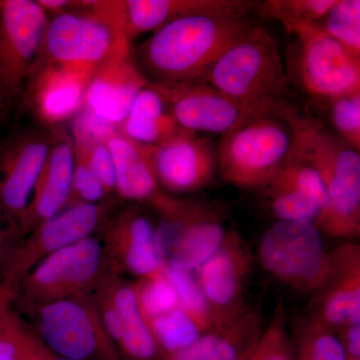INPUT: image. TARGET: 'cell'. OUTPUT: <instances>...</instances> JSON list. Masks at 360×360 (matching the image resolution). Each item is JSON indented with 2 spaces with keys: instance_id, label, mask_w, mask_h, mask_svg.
Segmentation results:
<instances>
[{
  "instance_id": "6da1fadb",
  "label": "cell",
  "mask_w": 360,
  "mask_h": 360,
  "mask_svg": "<svg viewBox=\"0 0 360 360\" xmlns=\"http://www.w3.org/2000/svg\"><path fill=\"white\" fill-rule=\"evenodd\" d=\"M250 26L245 18L213 14L179 18L139 45L135 63L150 84L205 82L210 68Z\"/></svg>"
},
{
  "instance_id": "7a4b0ae2",
  "label": "cell",
  "mask_w": 360,
  "mask_h": 360,
  "mask_svg": "<svg viewBox=\"0 0 360 360\" xmlns=\"http://www.w3.org/2000/svg\"><path fill=\"white\" fill-rule=\"evenodd\" d=\"M205 82L252 120L272 108L288 80L274 37L264 27L250 25L213 65Z\"/></svg>"
},
{
  "instance_id": "3957f363",
  "label": "cell",
  "mask_w": 360,
  "mask_h": 360,
  "mask_svg": "<svg viewBox=\"0 0 360 360\" xmlns=\"http://www.w3.org/2000/svg\"><path fill=\"white\" fill-rule=\"evenodd\" d=\"M293 135L291 158L310 165L328 191L335 214L360 238V153L307 116L286 112Z\"/></svg>"
},
{
  "instance_id": "277c9868",
  "label": "cell",
  "mask_w": 360,
  "mask_h": 360,
  "mask_svg": "<svg viewBox=\"0 0 360 360\" xmlns=\"http://www.w3.org/2000/svg\"><path fill=\"white\" fill-rule=\"evenodd\" d=\"M292 151L288 120L265 112L222 137L217 167L222 179L233 186L264 188L288 165Z\"/></svg>"
},
{
  "instance_id": "5b68a950",
  "label": "cell",
  "mask_w": 360,
  "mask_h": 360,
  "mask_svg": "<svg viewBox=\"0 0 360 360\" xmlns=\"http://www.w3.org/2000/svg\"><path fill=\"white\" fill-rule=\"evenodd\" d=\"M78 4L84 11H66L49 20L37 59L98 68L131 53L129 40L113 18L90 1Z\"/></svg>"
},
{
  "instance_id": "8992f818",
  "label": "cell",
  "mask_w": 360,
  "mask_h": 360,
  "mask_svg": "<svg viewBox=\"0 0 360 360\" xmlns=\"http://www.w3.org/2000/svg\"><path fill=\"white\" fill-rule=\"evenodd\" d=\"M258 255L270 276L302 293H316L333 269L331 251L309 221L278 220L262 236Z\"/></svg>"
},
{
  "instance_id": "52a82bcc",
  "label": "cell",
  "mask_w": 360,
  "mask_h": 360,
  "mask_svg": "<svg viewBox=\"0 0 360 360\" xmlns=\"http://www.w3.org/2000/svg\"><path fill=\"white\" fill-rule=\"evenodd\" d=\"M35 331L49 349L71 360H123L92 293L33 305Z\"/></svg>"
},
{
  "instance_id": "ba28073f",
  "label": "cell",
  "mask_w": 360,
  "mask_h": 360,
  "mask_svg": "<svg viewBox=\"0 0 360 360\" xmlns=\"http://www.w3.org/2000/svg\"><path fill=\"white\" fill-rule=\"evenodd\" d=\"M160 215L156 248L170 269L195 271L219 250L229 231L217 212L200 203L177 200Z\"/></svg>"
},
{
  "instance_id": "9c48e42d",
  "label": "cell",
  "mask_w": 360,
  "mask_h": 360,
  "mask_svg": "<svg viewBox=\"0 0 360 360\" xmlns=\"http://www.w3.org/2000/svg\"><path fill=\"white\" fill-rule=\"evenodd\" d=\"M105 272L101 241L90 236L44 258L20 284L33 307L92 293Z\"/></svg>"
},
{
  "instance_id": "30bf717a",
  "label": "cell",
  "mask_w": 360,
  "mask_h": 360,
  "mask_svg": "<svg viewBox=\"0 0 360 360\" xmlns=\"http://www.w3.org/2000/svg\"><path fill=\"white\" fill-rule=\"evenodd\" d=\"M49 20L39 2L6 0L0 7V101L25 92Z\"/></svg>"
},
{
  "instance_id": "8fae6325",
  "label": "cell",
  "mask_w": 360,
  "mask_h": 360,
  "mask_svg": "<svg viewBox=\"0 0 360 360\" xmlns=\"http://www.w3.org/2000/svg\"><path fill=\"white\" fill-rule=\"evenodd\" d=\"M290 32L300 40V75L307 91L333 99L359 91V51L315 23L293 26Z\"/></svg>"
},
{
  "instance_id": "7c38bea8",
  "label": "cell",
  "mask_w": 360,
  "mask_h": 360,
  "mask_svg": "<svg viewBox=\"0 0 360 360\" xmlns=\"http://www.w3.org/2000/svg\"><path fill=\"white\" fill-rule=\"evenodd\" d=\"M115 203L104 200L63 208L51 219L37 225L25 245L14 253L7 269L2 291L11 292L40 262L56 251L68 248L103 229Z\"/></svg>"
},
{
  "instance_id": "4fadbf2b",
  "label": "cell",
  "mask_w": 360,
  "mask_h": 360,
  "mask_svg": "<svg viewBox=\"0 0 360 360\" xmlns=\"http://www.w3.org/2000/svg\"><path fill=\"white\" fill-rule=\"evenodd\" d=\"M104 328L123 360H165L142 314L134 283L106 271L92 292Z\"/></svg>"
},
{
  "instance_id": "5bb4252c",
  "label": "cell",
  "mask_w": 360,
  "mask_h": 360,
  "mask_svg": "<svg viewBox=\"0 0 360 360\" xmlns=\"http://www.w3.org/2000/svg\"><path fill=\"white\" fill-rule=\"evenodd\" d=\"M94 7L116 21L131 41L137 35L156 32L167 23L195 15L213 14L245 18L258 6L250 0H96Z\"/></svg>"
},
{
  "instance_id": "9a60e30c",
  "label": "cell",
  "mask_w": 360,
  "mask_h": 360,
  "mask_svg": "<svg viewBox=\"0 0 360 360\" xmlns=\"http://www.w3.org/2000/svg\"><path fill=\"white\" fill-rule=\"evenodd\" d=\"M101 231L106 271L137 281L165 266L156 248L155 227L139 206L110 215Z\"/></svg>"
},
{
  "instance_id": "2e32d148",
  "label": "cell",
  "mask_w": 360,
  "mask_h": 360,
  "mask_svg": "<svg viewBox=\"0 0 360 360\" xmlns=\"http://www.w3.org/2000/svg\"><path fill=\"white\" fill-rule=\"evenodd\" d=\"M96 70L37 59L25 90L26 103L39 120L58 127L84 108L87 87Z\"/></svg>"
},
{
  "instance_id": "e0dca14e",
  "label": "cell",
  "mask_w": 360,
  "mask_h": 360,
  "mask_svg": "<svg viewBox=\"0 0 360 360\" xmlns=\"http://www.w3.org/2000/svg\"><path fill=\"white\" fill-rule=\"evenodd\" d=\"M180 129L225 135L250 122L243 108L206 82L153 84Z\"/></svg>"
},
{
  "instance_id": "ac0fdd59",
  "label": "cell",
  "mask_w": 360,
  "mask_h": 360,
  "mask_svg": "<svg viewBox=\"0 0 360 360\" xmlns=\"http://www.w3.org/2000/svg\"><path fill=\"white\" fill-rule=\"evenodd\" d=\"M251 265L250 248L238 232L231 229L227 231L219 250L194 271L212 307L215 328L245 312L240 302Z\"/></svg>"
},
{
  "instance_id": "d6986e66",
  "label": "cell",
  "mask_w": 360,
  "mask_h": 360,
  "mask_svg": "<svg viewBox=\"0 0 360 360\" xmlns=\"http://www.w3.org/2000/svg\"><path fill=\"white\" fill-rule=\"evenodd\" d=\"M150 148L158 181L170 193H194L212 181L217 167V153L207 139L180 129Z\"/></svg>"
},
{
  "instance_id": "ffe728a7",
  "label": "cell",
  "mask_w": 360,
  "mask_h": 360,
  "mask_svg": "<svg viewBox=\"0 0 360 360\" xmlns=\"http://www.w3.org/2000/svg\"><path fill=\"white\" fill-rule=\"evenodd\" d=\"M333 269L315 293L310 317L338 329L360 323V243L347 241L331 250Z\"/></svg>"
},
{
  "instance_id": "44dd1931",
  "label": "cell",
  "mask_w": 360,
  "mask_h": 360,
  "mask_svg": "<svg viewBox=\"0 0 360 360\" xmlns=\"http://www.w3.org/2000/svg\"><path fill=\"white\" fill-rule=\"evenodd\" d=\"M51 139L25 134L0 155V212L20 220L49 155Z\"/></svg>"
},
{
  "instance_id": "7402d4cb",
  "label": "cell",
  "mask_w": 360,
  "mask_h": 360,
  "mask_svg": "<svg viewBox=\"0 0 360 360\" xmlns=\"http://www.w3.org/2000/svg\"><path fill=\"white\" fill-rule=\"evenodd\" d=\"M149 84L131 53L118 56L97 68L87 87L84 105L120 127L137 96Z\"/></svg>"
},
{
  "instance_id": "603a6c76",
  "label": "cell",
  "mask_w": 360,
  "mask_h": 360,
  "mask_svg": "<svg viewBox=\"0 0 360 360\" xmlns=\"http://www.w3.org/2000/svg\"><path fill=\"white\" fill-rule=\"evenodd\" d=\"M75 160V144L71 136L63 131L54 134L32 200L20 220L26 232H32L37 225L65 207L70 198Z\"/></svg>"
},
{
  "instance_id": "cb8c5ba5",
  "label": "cell",
  "mask_w": 360,
  "mask_h": 360,
  "mask_svg": "<svg viewBox=\"0 0 360 360\" xmlns=\"http://www.w3.org/2000/svg\"><path fill=\"white\" fill-rule=\"evenodd\" d=\"M115 168V193L131 202L148 203L156 212L167 207L172 196L161 189L150 146L129 139L120 131L108 141Z\"/></svg>"
},
{
  "instance_id": "d4e9b609",
  "label": "cell",
  "mask_w": 360,
  "mask_h": 360,
  "mask_svg": "<svg viewBox=\"0 0 360 360\" xmlns=\"http://www.w3.org/2000/svg\"><path fill=\"white\" fill-rule=\"evenodd\" d=\"M260 335L257 315L243 312L165 360H248Z\"/></svg>"
},
{
  "instance_id": "484cf974",
  "label": "cell",
  "mask_w": 360,
  "mask_h": 360,
  "mask_svg": "<svg viewBox=\"0 0 360 360\" xmlns=\"http://www.w3.org/2000/svg\"><path fill=\"white\" fill-rule=\"evenodd\" d=\"M181 129L170 115L162 96L149 84L137 96L118 131L144 146H158Z\"/></svg>"
},
{
  "instance_id": "4316f807",
  "label": "cell",
  "mask_w": 360,
  "mask_h": 360,
  "mask_svg": "<svg viewBox=\"0 0 360 360\" xmlns=\"http://www.w3.org/2000/svg\"><path fill=\"white\" fill-rule=\"evenodd\" d=\"M148 324L167 356L191 347L203 335L198 324L180 307L150 319Z\"/></svg>"
},
{
  "instance_id": "83f0119b",
  "label": "cell",
  "mask_w": 360,
  "mask_h": 360,
  "mask_svg": "<svg viewBox=\"0 0 360 360\" xmlns=\"http://www.w3.org/2000/svg\"><path fill=\"white\" fill-rule=\"evenodd\" d=\"M44 347L35 329L4 310L0 317V360H37Z\"/></svg>"
},
{
  "instance_id": "f1b7e54d",
  "label": "cell",
  "mask_w": 360,
  "mask_h": 360,
  "mask_svg": "<svg viewBox=\"0 0 360 360\" xmlns=\"http://www.w3.org/2000/svg\"><path fill=\"white\" fill-rule=\"evenodd\" d=\"M137 302L146 321L179 309V302L165 266L134 283Z\"/></svg>"
},
{
  "instance_id": "f546056e",
  "label": "cell",
  "mask_w": 360,
  "mask_h": 360,
  "mask_svg": "<svg viewBox=\"0 0 360 360\" xmlns=\"http://www.w3.org/2000/svg\"><path fill=\"white\" fill-rule=\"evenodd\" d=\"M293 347L295 360H347L335 331L311 317L302 324Z\"/></svg>"
},
{
  "instance_id": "4dcf8cb0",
  "label": "cell",
  "mask_w": 360,
  "mask_h": 360,
  "mask_svg": "<svg viewBox=\"0 0 360 360\" xmlns=\"http://www.w3.org/2000/svg\"><path fill=\"white\" fill-rule=\"evenodd\" d=\"M264 189L269 208L279 220L309 221L316 225L321 219L319 206L298 189L277 182H270Z\"/></svg>"
},
{
  "instance_id": "1f68e13d",
  "label": "cell",
  "mask_w": 360,
  "mask_h": 360,
  "mask_svg": "<svg viewBox=\"0 0 360 360\" xmlns=\"http://www.w3.org/2000/svg\"><path fill=\"white\" fill-rule=\"evenodd\" d=\"M338 0H267L259 6L262 15L277 20L290 32L293 26L315 23L328 16Z\"/></svg>"
},
{
  "instance_id": "d6a6232c",
  "label": "cell",
  "mask_w": 360,
  "mask_h": 360,
  "mask_svg": "<svg viewBox=\"0 0 360 360\" xmlns=\"http://www.w3.org/2000/svg\"><path fill=\"white\" fill-rule=\"evenodd\" d=\"M165 270L176 290L180 309L193 319L201 333L213 330L215 328L214 315L195 276L191 271L167 266H165Z\"/></svg>"
},
{
  "instance_id": "836d02e7",
  "label": "cell",
  "mask_w": 360,
  "mask_h": 360,
  "mask_svg": "<svg viewBox=\"0 0 360 360\" xmlns=\"http://www.w3.org/2000/svg\"><path fill=\"white\" fill-rule=\"evenodd\" d=\"M248 360H295V347L288 336L281 303Z\"/></svg>"
},
{
  "instance_id": "e575fe53",
  "label": "cell",
  "mask_w": 360,
  "mask_h": 360,
  "mask_svg": "<svg viewBox=\"0 0 360 360\" xmlns=\"http://www.w3.org/2000/svg\"><path fill=\"white\" fill-rule=\"evenodd\" d=\"M326 30L360 51V0H338L328 15Z\"/></svg>"
},
{
  "instance_id": "d590c367",
  "label": "cell",
  "mask_w": 360,
  "mask_h": 360,
  "mask_svg": "<svg viewBox=\"0 0 360 360\" xmlns=\"http://www.w3.org/2000/svg\"><path fill=\"white\" fill-rule=\"evenodd\" d=\"M75 168L68 206L103 202L108 198L101 180L82 153L75 151Z\"/></svg>"
},
{
  "instance_id": "8d00e7d4",
  "label": "cell",
  "mask_w": 360,
  "mask_h": 360,
  "mask_svg": "<svg viewBox=\"0 0 360 360\" xmlns=\"http://www.w3.org/2000/svg\"><path fill=\"white\" fill-rule=\"evenodd\" d=\"M333 101L331 118L336 130L360 153V90Z\"/></svg>"
},
{
  "instance_id": "74e56055",
  "label": "cell",
  "mask_w": 360,
  "mask_h": 360,
  "mask_svg": "<svg viewBox=\"0 0 360 360\" xmlns=\"http://www.w3.org/2000/svg\"><path fill=\"white\" fill-rule=\"evenodd\" d=\"M71 139L75 144L108 143L111 137L118 132V127L96 115L86 106L72 118Z\"/></svg>"
},
{
  "instance_id": "f35d334b",
  "label": "cell",
  "mask_w": 360,
  "mask_h": 360,
  "mask_svg": "<svg viewBox=\"0 0 360 360\" xmlns=\"http://www.w3.org/2000/svg\"><path fill=\"white\" fill-rule=\"evenodd\" d=\"M75 144V151L82 153L89 161L90 167L96 172L97 177L105 189L106 195L110 198L115 193V161L108 143Z\"/></svg>"
},
{
  "instance_id": "ab89813d",
  "label": "cell",
  "mask_w": 360,
  "mask_h": 360,
  "mask_svg": "<svg viewBox=\"0 0 360 360\" xmlns=\"http://www.w3.org/2000/svg\"><path fill=\"white\" fill-rule=\"evenodd\" d=\"M335 333L347 360H360V323L345 326Z\"/></svg>"
},
{
  "instance_id": "60d3db41",
  "label": "cell",
  "mask_w": 360,
  "mask_h": 360,
  "mask_svg": "<svg viewBox=\"0 0 360 360\" xmlns=\"http://www.w3.org/2000/svg\"><path fill=\"white\" fill-rule=\"evenodd\" d=\"M39 4L44 9L45 13H58V14L66 13V8L75 6V1L68 0H39Z\"/></svg>"
},
{
  "instance_id": "b9f144b4",
  "label": "cell",
  "mask_w": 360,
  "mask_h": 360,
  "mask_svg": "<svg viewBox=\"0 0 360 360\" xmlns=\"http://www.w3.org/2000/svg\"><path fill=\"white\" fill-rule=\"evenodd\" d=\"M37 360H71L68 359H65V357L59 356V355L54 354L52 352L49 347L45 345L44 350H42L41 354H40L39 359Z\"/></svg>"
},
{
  "instance_id": "7bdbcfd3",
  "label": "cell",
  "mask_w": 360,
  "mask_h": 360,
  "mask_svg": "<svg viewBox=\"0 0 360 360\" xmlns=\"http://www.w3.org/2000/svg\"><path fill=\"white\" fill-rule=\"evenodd\" d=\"M7 297H8V295H7L6 292H4V291H1V295H0V317H1L4 310L7 309Z\"/></svg>"
},
{
  "instance_id": "ee69618b",
  "label": "cell",
  "mask_w": 360,
  "mask_h": 360,
  "mask_svg": "<svg viewBox=\"0 0 360 360\" xmlns=\"http://www.w3.org/2000/svg\"><path fill=\"white\" fill-rule=\"evenodd\" d=\"M2 250V239L0 238V252H1Z\"/></svg>"
},
{
  "instance_id": "f6af8a7d",
  "label": "cell",
  "mask_w": 360,
  "mask_h": 360,
  "mask_svg": "<svg viewBox=\"0 0 360 360\" xmlns=\"http://www.w3.org/2000/svg\"><path fill=\"white\" fill-rule=\"evenodd\" d=\"M4 1H1V0H0V7L4 6Z\"/></svg>"
},
{
  "instance_id": "bcb514c9",
  "label": "cell",
  "mask_w": 360,
  "mask_h": 360,
  "mask_svg": "<svg viewBox=\"0 0 360 360\" xmlns=\"http://www.w3.org/2000/svg\"><path fill=\"white\" fill-rule=\"evenodd\" d=\"M1 105H2V103H0V108H1Z\"/></svg>"
},
{
  "instance_id": "7dc6e473",
  "label": "cell",
  "mask_w": 360,
  "mask_h": 360,
  "mask_svg": "<svg viewBox=\"0 0 360 360\" xmlns=\"http://www.w3.org/2000/svg\"><path fill=\"white\" fill-rule=\"evenodd\" d=\"M359 195H360V188H359Z\"/></svg>"
}]
</instances>
